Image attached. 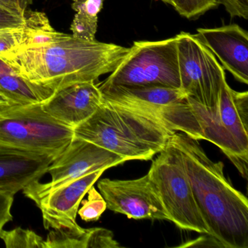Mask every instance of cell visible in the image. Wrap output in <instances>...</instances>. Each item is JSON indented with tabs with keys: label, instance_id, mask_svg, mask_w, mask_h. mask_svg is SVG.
Here are the masks:
<instances>
[{
	"label": "cell",
	"instance_id": "cell-5",
	"mask_svg": "<svg viewBox=\"0 0 248 248\" xmlns=\"http://www.w3.org/2000/svg\"><path fill=\"white\" fill-rule=\"evenodd\" d=\"M159 154L148 175L159 194L170 221L184 230L209 235L210 231L196 203L179 149L170 140Z\"/></svg>",
	"mask_w": 248,
	"mask_h": 248
},
{
	"label": "cell",
	"instance_id": "cell-20",
	"mask_svg": "<svg viewBox=\"0 0 248 248\" xmlns=\"http://www.w3.org/2000/svg\"><path fill=\"white\" fill-rule=\"evenodd\" d=\"M98 29V17L91 16L83 11H78L71 25V31L75 38L84 41H95Z\"/></svg>",
	"mask_w": 248,
	"mask_h": 248
},
{
	"label": "cell",
	"instance_id": "cell-16",
	"mask_svg": "<svg viewBox=\"0 0 248 248\" xmlns=\"http://www.w3.org/2000/svg\"><path fill=\"white\" fill-rule=\"evenodd\" d=\"M90 229L79 225L72 227L50 229L46 239V248H88Z\"/></svg>",
	"mask_w": 248,
	"mask_h": 248
},
{
	"label": "cell",
	"instance_id": "cell-3",
	"mask_svg": "<svg viewBox=\"0 0 248 248\" xmlns=\"http://www.w3.org/2000/svg\"><path fill=\"white\" fill-rule=\"evenodd\" d=\"M176 132L157 119L104 99L95 113L74 129L76 137L126 161L150 160Z\"/></svg>",
	"mask_w": 248,
	"mask_h": 248
},
{
	"label": "cell",
	"instance_id": "cell-21",
	"mask_svg": "<svg viewBox=\"0 0 248 248\" xmlns=\"http://www.w3.org/2000/svg\"><path fill=\"white\" fill-rule=\"evenodd\" d=\"M25 41L24 27L0 29V57L24 47Z\"/></svg>",
	"mask_w": 248,
	"mask_h": 248
},
{
	"label": "cell",
	"instance_id": "cell-1",
	"mask_svg": "<svg viewBox=\"0 0 248 248\" xmlns=\"http://www.w3.org/2000/svg\"><path fill=\"white\" fill-rule=\"evenodd\" d=\"M170 142L182 155L196 203L218 247L248 248V198L226 179L222 162H213L198 140L176 132Z\"/></svg>",
	"mask_w": 248,
	"mask_h": 248
},
{
	"label": "cell",
	"instance_id": "cell-7",
	"mask_svg": "<svg viewBox=\"0 0 248 248\" xmlns=\"http://www.w3.org/2000/svg\"><path fill=\"white\" fill-rule=\"evenodd\" d=\"M176 37L181 89L204 107L217 123L220 91L226 79L225 70L194 34L182 31Z\"/></svg>",
	"mask_w": 248,
	"mask_h": 248
},
{
	"label": "cell",
	"instance_id": "cell-6",
	"mask_svg": "<svg viewBox=\"0 0 248 248\" xmlns=\"http://www.w3.org/2000/svg\"><path fill=\"white\" fill-rule=\"evenodd\" d=\"M101 86H166L181 88L176 35L159 41H136Z\"/></svg>",
	"mask_w": 248,
	"mask_h": 248
},
{
	"label": "cell",
	"instance_id": "cell-27",
	"mask_svg": "<svg viewBox=\"0 0 248 248\" xmlns=\"http://www.w3.org/2000/svg\"><path fill=\"white\" fill-rule=\"evenodd\" d=\"M104 0H87L86 2L76 11H83L91 16L98 17L104 6Z\"/></svg>",
	"mask_w": 248,
	"mask_h": 248
},
{
	"label": "cell",
	"instance_id": "cell-14",
	"mask_svg": "<svg viewBox=\"0 0 248 248\" xmlns=\"http://www.w3.org/2000/svg\"><path fill=\"white\" fill-rule=\"evenodd\" d=\"M217 123L244 152L248 154V93L233 91L226 79L220 91Z\"/></svg>",
	"mask_w": 248,
	"mask_h": 248
},
{
	"label": "cell",
	"instance_id": "cell-10",
	"mask_svg": "<svg viewBox=\"0 0 248 248\" xmlns=\"http://www.w3.org/2000/svg\"><path fill=\"white\" fill-rule=\"evenodd\" d=\"M104 171L87 174L33 200L43 213L45 229L78 226L76 217L81 201Z\"/></svg>",
	"mask_w": 248,
	"mask_h": 248
},
{
	"label": "cell",
	"instance_id": "cell-28",
	"mask_svg": "<svg viewBox=\"0 0 248 248\" xmlns=\"http://www.w3.org/2000/svg\"><path fill=\"white\" fill-rule=\"evenodd\" d=\"M72 1H73L72 5V9L76 12L86 2L87 0H72Z\"/></svg>",
	"mask_w": 248,
	"mask_h": 248
},
{
	"label": "cell",
	"instance_id": "cell-17",
	"mask_svg": "<svg viewBox=\"0 0 248 248\" xmlns=\"http://www.w3.org/2000/svg\"><path fill=\"white\" fill-rule=\"evenodd\" d=\"M0 239L7 248H46L45 239L34 231L17 227L13 230L2 229Z\"/></svg>",
	"mask_w": 248,
	"mask_h": 248
},
{
	"label": "cell",
	"instance_id": "cell-24",
	"mask_svg": "<svg viewBox=\"0 0 248 248\" xmlns=\"http://www.w3.org/2000/svg\"><path fill=\"white\" fill-rule=\"evenodd\" d=\"M14 196L0 191V232L8 222L13 220L11 213Z\"/></svg>",
	"mask_w": 248,
	"mask_h": 248
},
{
	"label": "cell",
	"instance_id": "cell-13",
	"mask_svg": "<svg viewBox=\"0 0 248 248\" xmlns=\"http://www.w3.org/2000/svg\"><path fill=\"white\" fill-rule=\"evenodd\" d=\"M103 101L99 88L95 82L90 81L58 90L42 106L52 117L74 130L90 118Z\"/></svg>",
	"mask_w": 248,
	"mask_h": 248
},
{
	"label": "cell",
	"instance_id": "cell-4",
	"mask_svg": "<svg viewBox=\"0 0 248 248\" xmlns=\"http://www.w3.org/2000/svg\"><path fill=\"white\" fill-rule=\"evenodd\" d=\"M74 136L73 129L47 114L42 103L0 107V143L58 157Z\"/></svg>",
	"mask_w": 248,
	"mask_h": 248
},
{
	"label": "cell",
	"instance_id": "cell-18",
	"mask_svg": "<svg viewBox=\"0 0 248 248\" xmlns=\"http://www.w3.org/2000/svg\"><path fill=\"white\" fill-rule=\"evenodd\" d=\"M88 199H82V206L78 210L81 219L85 222L97 221L107 209V202L99 191L93 186L88 190Z\"/></svg>",
	"mask_w": 248,
	"mask_h": 248
},
{
	"label": "cell",
	"instance_id": "cell-29",
	"mask_svg": "<svg viewBox=\"0 0 248 248\" xmlns=\"http://www.w3.org/2000/svg\"><path fill=\"white\" fill-rule=\"evenodd\" d=\"M159 1H161V2H164V3L168 4V5H171L172 7V4H173L172 0H159Z\"/></svg>",
	"mask_w": 248,
	"mask_h": 248
},
{
	"label": "cell",
	"instance_id": "cell-23",
	"mask_svg": "<svg viewBox=\"0 0 248 248\" xmlns=\"http://www.w3.org/2000/svg\"><path fill=\"white\" fill-rule=\"evenodd\" d=\"M232 18L248 19V0H218Z\"/></svg>",
	"mask_w": 248,
	"mask_h": 248
},
{
	"label": "cell",
	"instance_id": "cell-8",
	"mask_svg": "<svg viewBox=\"0 0 248 248\" xmlns=\"http://www.w3.org/2000/svg\"><path fill=\"white\" fill-rule=\"evenodd\" d=\"M125 162V159L110 151L74 136L64 151L47 168L51 180L46 184L36 181L23 191L26 197L34 200L87 174L100 170H106Z\"/></svg>",
	"mask_w": 248,
	"mask_h": 248
},
{
	"label": "cell",
	"instance_id": "cell-26",
	"mask_svg": "<svg viewBox=\"0 0 248 248\" xmlns=\"http://www.w3.org/2000/svg\"><path fill=\"white\" fill-rule=\"evenodd\" d=\"M32 2L33 0H0V7L16 15L24 16L27 8Z\"/></svg>",
	"mask_w": 248,
	"mask_h": 248
},
{
	"label": "cell",
	"instance_id": "cell-2",
	"mask_svg": "<svg viewBox=\"0 0 248 248\" xmlns=\"http://www.w3.org/2000/svg\"><path fill=\"white\" fill-rule=\"evenodd\" d=\"M129 51L130 47L65 34L49 44L26 46L0 58L27 80L56 92L111 73Z\"/></svg>",
	"mask_w": 248,
	"mask_h": 248
},
{
	"label": "cell",
	"instance_id": "cell-11",
	"mask_svg": "<svg viewBox=\"0 0 248 248\" xmlns=\"http://www.w3.org/2000/svg\"><path fill=\"white\" fill-rule=\"evenodd\" d=\"M236 80L248 84V33L237 24L200 28L194 34Z\"/></svg>",
	"mask_w": 248,
	"mask_h": 248
},
{
	"label": "cell",
	"instance_id": "cell-25",
	"mask_svg": "<svg viewBox=\"0 0 248 248\" xmlns=\"http://www.w3.org/2000/svg\"><path fill=\"white\" fill-rule=\"evenodd\" d=\"M24 16L16 15L0 7V29L19 28L24 26Z\"/></svg>",
	"mask_w": 248,
	"mask_h": 248
},
{
	"label": "cell",
	"instance_id": "cell-19",
	"mask_svg": "<svg viewBox=\"0 0 248 248\" xmlns=\"http://www.w3.org/2000/svg\"><path fill=\"white\" fill-rule=\"evenodd\" d=\"M172 8L187 19H195L219 6L218 0H172Z\"/></svg>",
	"mask_w": 248,
	"mask_h": 248
},
{
	"label": "cell",
	"instance_id": "cell-22",
	"mask_svg": "<svg viewBox=\"0 0 248 248\" xmlns=\"http://www.w3.org/2000/svg\"><path fill=\"white\" fill-rule=\"evenodd\" d=\"M121 245L114 239L111 231L103 228L90 229L88 248H119Z\"/></svg>",
	"mask_w": 248,
	"mask_h": 248
},
{
	"label": "cell",
	"instance_id": "cell-9",
	"mask_svg": "<svg viewBox=\"0 0 248 248\" xmlns=\"http://www.w3.org/2000/svg\"><path fill=\"white\" fill-rule=\"evenodd\" d=\"M98 188L111 211L135 220H169L148 173L133 180L104 178L98 183Z\"/></svg>",
	"mask_w": 248,
	"mask_h": 248
},
{
	"label": "cell",
	"instance_id": "cell-12",
	"mask_svg": "<svg viewBox=\"0 0 248 248\" xmlns=\"http://www.w3.org/2000/svg\"><path fill=\"white\" fill-rule=\"evenodd\" d=\"M56 158L0 143V191L14 196L40 181Z\"/></svg>",
	"mask_w": 248,
	"mask_h": 248
},
{
	"label": "cell",
	"instance_id": "cell-15",
	"mask_svg": "<svg viewBox=\"0 0 248 248\" xmlns=\"http://www.w3.org/2000/svg\"><path fill=\"white\" fill-rule=\"evenodd\" d=\"M54 93L27 80L0 58V107L43 103Z\"/></svg>",
	"mask_w": 248,
	"mask_h": 248
}]
</instances>
